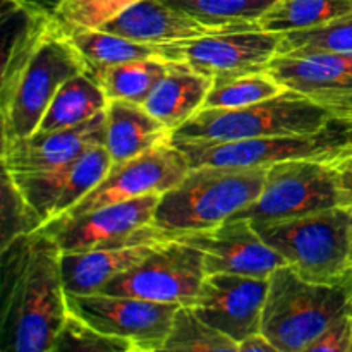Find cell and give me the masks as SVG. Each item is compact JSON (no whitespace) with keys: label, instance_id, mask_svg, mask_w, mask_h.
Returning <instances> with one entry per match:
<instances>
[{"label":"cell","instance_id":"6da1fadb","mask_svg":"<svg viewBox=\"0 0 352 352\" xmlns=\"http://www.w3.org/2000/svg\"><path fill=\"white\" fill-rule=\"evenodd\" d=\"M60 256L43 229L2 248V352H54L69 316Z\"/></svg>","mask_w":352,"mask_h":352},{"label":"cell","instance_id":"7a4b0ae2","mask_svg":"<svg viewBox=\"0 0 352 352\" xmlns=\"http://www.w3.org/2000/svg\"><path fill=\"white\" fill-rule=\"evenodd\" d=\"M88 64L50 12H31L7 52L0 85L2 144L38 131L55 93Z\"/></svg>","mask_w":352,"mask_h":352},{"label":"cell","instance_id":"3957f363","mask_svg":"<svg viewBox=\"0 0 352 352\" xmlns=\"http://www.w3.org/2000/svg\"><path fill=\"white\" fill-rule=\"evenodd\" d=\"M267 167H191L175 188L160 195L153 223L167 234L212 229L260 196Z\"/></svg>","mask_w":352,"mask_h":352},{"label":"cell","instance_id":"277c9868","mask_svg":"<svg viewBox=\"0 0 352 352\" xmlns=\"http://www.w3.org/2000/svg\"><path fill=\"white\" fill-rule=\"evenodd\" d=\"M351 311L352 278L318 284L285 265L268 277L261 332L278 352H308L336 320Z\"/></svg>","mask_w":352,"mask_h":352},{"label":"cell","instance_id":"5b68a950","mask_svg":"<svg viewBox=\"0 0 352 352\" xmlns=\"http://www.w3.org/2000/svg\"><path fill=\"white\" fill-rule=\"evenodd\" d=\"M253 226L306 280L339 284L352 278V205Z\"/></svg>","mask_w":352,"mask_h":352},{"label":"cell","instance_id":"8992f818","mask_svg":"<svg viewBox=\"0 0 352 352\" xmlns=\"http://www.w3.org/2000/svg\"><path fill=\"white\" fill-rule=\"evenodd\" d=\"M337 117L305 95L284 89L280 95L243 109H201L172 134V143H227L256 138L315 133Z\"/></svg>","mask_w":352,"mask_h":352},{"label":"cell","instance_id":"52a82bcc","mask_svg":"<svg viewBox=\"0 0 352 352\" xmlns=\"http://www.w3.org/2000/svg\"><path fill=\"white\" fill-rule=\"evenodd\" d=\"M177 146L186 151L191 167H270L287 160L342 165L352 158V116L337 117L315 133Z\"/></svg>","mask_w":352,"mask_h":352},{"label":"cell","instance_id":"ba28073f","mask_svg":"<svg viewBox=\"0 0 352 352\" xmlns=\"http://www.w3.org/2000/svg\"><path fill=\"white\" fill-rule=\"evenodd\" d=\"M339 167L316 160H287L270 165L260 196L232 219L272 222L351 205L340 184Z\"/></svg>","mask_w":352,"mask_h":352},{"label":"cell","instance_id":"9c48e42d","mask_svg":"<svg viewBox=\"0 0 352 352\" xmlns=\"http://www.w3.org/2000/svg\"><path fill=\"white\" fill-rule=\"evenodd\" d=\"M206 275L201 251L168 234L144 260L112 278L100 292L191 306Z\"/></svg>","mask_w":352,"mask_h":352},{"label":"cell","instance_id":"30bf717a","mask_svg":"<svg viewBox=\"0 0 352 352\" xmlns=\"http://www.w3.org/2000/svg\"><path fill=\"white\" fill-rule=\"evenodd\" d=\"M284 34L261 28L227 30L164 45L162 55L188 64L213 81L248 72L267 71L278 55Z\"/></svg>","mask_w":352,"mask_h":352},{"label":"cell","instance_id":"8fae6325","mask_svg":"<svg viewBox=\"0 0 352 352\" xmlns=\"http://www.w3.org/2000/svg\"><path fill=\"white\" fill-rule=\"evenodd\" d=\"M67 306L69 313L100 332L127 340L136 352H162L175 311L182 305L95 292L67 294Z\"/></svg>","mask_w":352,"mask_h":352},{"label":"cell","instance_id":"7c38bea8","mask_svg":"<svg viewBox=\"0 0 352 352\" xmlns=\"http://www.w3.org/2000/svg\"><path fill=\"white\" fill-rule=\"evenodd\" d=\"M189 170L191 162L186 151L172 141L162 143L131 160L112 165L107 177L60 220L74 219L102 206L127 201L138 196L153 192L164 195L175 188Z\"/></svg>","mask_w":352,"mask_h":352},{"label":"cell","instance_id":"4fadbf2b","mask_svg":"<svg viewBox=\"0 0 352 352\" xmlns=\"http://www.w3.org/2000/svg\"><path fill=\"white\" fill-rule=\"evenodd\" d=\"M110 168L112 158L105 144H98L64 167L28 174L3 172L9 175L26 205L38 217L43 229L71 212L107 177Z\"/></svg>","mask_w":352,"mask_h":352},{"label":"cell","instance_id":"5bb4252c","mask_svg":"<svg viewBox=\"0 0 352 352\" xmlns=\"http://www.w3.org/2000/svg\"><path fill=\"white\" fill-rule=\"evenodd\" d=\"M267 71L285 89L340 116H352V54L296 48L278 52Z\"/></svg>","mask_w":352,"mask_h":352},{"label":"cell","instance_id":"9a60e30c","mask_svg":"<svg viewBox=\"0 0 352 352\" xmlns=\"http://www.w3.org/2000/svg\"><path fill=\"white\" fill-rule=\"evenodd\" d=\"M198 248L206 274H237L268 278L287 261L254 229L251 220L230 219L212 229L170 234Z\"/></svg>","mask_w":352,"mask_h":352},{"label":"cell","instance_id":"2e32d148","mask_svg":"<svg viewBox=\"0 0 352 352\" xmlns=\"http://www.w3.org/2000/svg\"><path fill=\"white\" fill-rule=\"evenodd\" d=\"M160 195H144L127 201L112 203L85 215L48 223L43 227L62 253L119 246L153 226Z\"/></svg>","mask_w":352,"mask_h":352},{"label":"cell","instance_id":"e0dca14e","mask_svg":"<svg viewBox=\"0 0 352 352\" xmlns=\"http://www.w3.org/2000/svg\"><path fill=\"white\" fill-rule=\"evenodd\" d=\"M268 278L237 274L206 275L191 308L196 315L237 344L261 332Z\"/></svg>","mask_w":352,"mask_h":352},{"label":"cell","instance_id":"ac0fdd59","mask_svg":"<svg viewBox=\"0 0 352 352\" xmlns=\"http://www.w3.org/2000/svg\"><path fill=\"white\" fill-rule=\"evenodd\" d=\"M107 112L67 129L41 133L2 144V168L10 174L50 170L64 167L89 148L105 143Z\"/></svg>","mask_w":352,"mask_h":352},{"label":"cell","instance_id":"d6986e66","mask_svg":"<svg viewBox=\"0 0 352 352\" xmlns=\"http://www.w3.org/2000/svg\"><path fill=\"white\" fill-rule=\"evenodd\" d=\"M168 234L150 226L127 243L100 250L62 253V278L67 294H95L112 278L124 274L148 256Z\"/></svg>","mask_w":352,"mask_h":352},{"label":"cell","instance_id":"ffe728a7","mask_svg":"<svg viewBox=\"0 0 352 352\" xmlns=\"http://www.w3.org/2000/svg\"><path fill=\"white\" fill-rule=\"evenodd\" d=\"M103 30L144 45H164L192 40L203 34L217 33V28L199 23L184 10L165 0H140L113 16Z\"/></svg>","mask_w":352,"mask_h":352},{"label":"cell","instance_id":"44dd1931","mask_svg":"<svg viewBox=\"0 0 352 352\" xmlns=\"http://www.w3.org/2000/svg\"><path fill=\"white\" fill-rule=\"evenodd\" d=\"M105 148L112 165L131 160L162 143L172 141L174 131L151 116L143 105L110 100L107 107Z\"/></svg>","mask_w":352,"mask_h":352},{"label":"cell","instance_id":"7402d4cb","mask_svg":"<svg viewBox=\"0 0 352 352\" xmlns=\"http://www.w3.org/2000/svg\"><path fill=\"white\" fill-rule=\"evenodd\" d=\"M213 79L188 64L168 58V71L143 103L144 109L175 131L205 107Z\"/></svg>","mask_w":352,"mask_h":352},{"label":"cell","instance_id":"603a6c76","mask_svg":"<svg viewBox=\"0 0 352 352\" xmlns=\"http://www.w3.org/2000/svg\"><path fill=\"white\" fill-rule=\"evenodd\" d=\"M107 107H109V98L100 82L88 71L79 72L67 79L55 93L38 126V131L50 133V131L79 126L98 113L105 112Z\"/></svg>","mask_w":352,"mask_h":352},{"label":"cell","instance_id":"cb8c5ba5","mask_svg":"<svg viewBox=\"0 0 352 352\" xmlns=\"http://www.w3.org/2000/svg\"><path fill=\"white\" fill-rule=\"evenodd\" d=\"M67 33L88 64V72L91 74L100 69L126 64V62L148 57H164L160 47L138 43L103 28H72L67 30Z\"/></svg>","mask_w":352,"mask_h":352},{"label":"cell","instance_id":"d4e9b609","mask_svg":"<svg viewBox=\"0 0 352 352\" xmlns=\"http://www.w3.org/2000/svg\"><path fill=\"white\" fill-rule=\"evenodd\" d=\"M352 14V0H278L260 19V28L287 34L322 28Z\"/></svg>","mask_w":352,"mask_h":352},{"label":"cell","instance_id":"484cf974","mask_svg":"<svg viewBox=\"0 0 352 352\" xmlns=\"http://www.w3.org/2000/svg\"><path fill=\"white\" fill-rule=\"evenodd\" d=\"M168 71V58L148 57L89 72L110 100H126L143 105L155 86Z\"/></svg>","mask_w":352,"mask_h":352},{"label":"cell","instance_id":"4316f807","mask_svg":"<svg viewBox=\"0 0 352 352\" xmlns=\"http://www.w3.org/2000/svg\"><path fill=\"white\" fill-rule=\"evenodd\" d=\"M217 30L260 28V19L278 0H165Z\"/></svg>","mask_w":352,"mask_h":352},{"label":"cell","instance_id":"83f0119b","mask_svg":"<svg viewBox=\"0 0 352 352\" xmlns=\"http://www.w3.org/2000/svg\"><path fill=\"white\" fill-rule=\"evenodd\" d=\"M284 89L268 71L215 79L203 109H243L274 98Z\"/></svg>","mask_w":352,"mask_h":352},{"label":"cell","instance_id":"f1b7e54d","mask_svg":"<svg viewBox=\"0 0 352 352\" xmlns=\"http://www.w3.org/2000/svg\"><path fill=\"white\" fill-rule=\"evenodd\" d=\"M239 344L203 322L191 306H179L162 352H237Z\"/></svg>","mask_w":352,"mask_h":352},{"label":"cell","instance_id":"f546056e","mask_svg":"<svg viewBox=\"0 0 352 352\" xmlns=\"http://www.w3.org/2000/svg\"><path fill=\"white\" fill-rule=\"evenodd\" d=\"M54 352H136L134 346L109 336L69 313L55 342Z\"/></svg>","mask_w":352,"mask_h":352},{"label":"cell","instance_id":"4dcf8cb0","mask_svg":"<svg viewBox=\"0 0 352 352\" xmlns=\"http://www.w3.org/2000/svg\"><path fill=\"white\" fill-rule=\"evenodd\" d=\"M140 0H57L52 16L65 28H103L120 10Z\"/></svg>","mask_w":352,"mask_h":352},{"label":"cell","instance_id":"1f68e13d","mask_svg":"<svg viewBox=\"0 0 352 352\" xmlns=\"http://www.w3.org/2000/svg\"><path fill=\"white\" fill-rule=\"evenodd\" d=\"M296 48H318L352 54V14L327 26L284 34L280 52Z\"/></svg>","mask_w":352,"mask_h":352},{"label":"cell","instance_id":"d6a6232c","mask_svg":"<svg viewBox=\"0 0 352 352\" xmlns=\"http://www.w3.org/2000/svg\"><path fill=\"white\" fill-rule=\"evenodd\" d=\"M41 229V222L33 210L26 205L23 196L12 184L9 175L3 172L2 189V248L9 246L12 241L33 234Z\"/></svg>","mask_w":352,"mask_h":352},{"label":"cell","instance_id":"836d02e7","mask_svg":"<svg viewBox=\"0 0 352 352\" xmlns=\"http://www.w3.org/2000/svg\"><path fill=\"white\" fill-rule=\"evenodd\" d=\"M308 352H352V311L332 323Z\"/></svg>","mask_w":352,"mask_h":352},{"label":"cell","instance_id":"e575fe53","mask_svg":"<svg viewBox=\"0 0 352 352\" xmlns=\"http://www.w3.org/2000/svg\"><path fill=\"white\" fill-rule=\"evenodd\" d=\"M237 352H278L275 349L274 344L267 339L263 332L253 333V336L246 337L239 342V349Z\"/></svg>","mask_w":352,"mask_h":352},{"label":"cell","instance_id":"d590c367","mask_svg":"<svg viewBox=\"0 0 352 352\" xmlns=\"http://www.w3.org/2000/svg\"><path fill=\"white\" fill-rule=\"evenodd\" d=\"M339 175H340V184H342L347 199H349V203L352 205V158L351 160H347L346 164L340 165Z\"/></svg>","mask_w":352,"mask_h":352},{"label":"cell","instance_id":"8d00e7d4","mask_svg":"<svg viewBox=\"0 0 352 352\" xmlns=\"http://www.w3.org/2000/svg\"><path fill=\"white\" fill-rule=\"evenodd\" d=\"M12 2H14V0H12Z\"/></svg>","mask_w":352,"mask_h":352}]
</instances>
